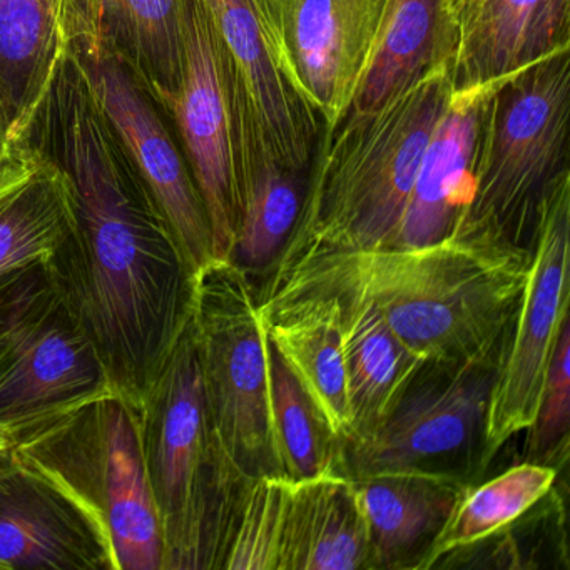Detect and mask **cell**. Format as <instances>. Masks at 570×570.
<instances>
[{
    "instance_id": "4dcf8cb0",
    "label": "cell",
    "mask_w": 570,
    "mask_h": 570,
    "mask_svg": "<svg viewBox=\"0 0 570 570\" xmlns=\"http://www.w3.org/2000/svg\"><path fill=\"white\" fill-rule=\"evenodd\" d=\"M26 151H28V146H26V148H19V146L12 141L4 102L0 99V179L9 175V173L24 159Z\"/></svg>"
},
{
    "instance_id": "4fadbf2b",
    "label": "cell",
    "mask_w": 570,
    "mask_h": 570,
    "mask_svg": "<svg viewBox=\"0 0 570 570\" xmlns=\"http://www.w3.org/2000/svg\"><path fill=\"white\" fill-rule=\"evenodd\" d=\"M92 95L151 193L191 276L215 258L202 196L158 106L118 59L75 46Z\"/></svg>"
},
{
    "instance_id": "44dd1931",
    "label": "cell",
    "mask_w": 570,
    "mask_h": 570,
    "mask_svg": "<svg viewBox=\"0 0 570 570\" xmlns=\"http://www.w3.org/2000/svg\"><path fill=\"white\" fill-rule=\"evenodd\" d=\"M278 570H372L368 527L346 473L289 482Z\"/></svg>"
},
{
    "instance_id": "7a4b0ae2",
    "label": "cell",
    "mask_w": 570,
    "mask_h": 570,
    "mask_svg": "<svg viewBox=\"0 0 570 570\" xmlns=\"http://www.w3.org/2000/svg\"><path fill=\"white\" fill-rule=\"evenodd\" d=\"M529 268L530 248L449 235L419 248L302 253L269 273L256 299H362L425 363L502 362Z\"/></svg>"
},
{
    "instance_id": "30bf717a",
    "label": "cell",
    "mask_w": 570,
    "mask_h": 570,
    "mask_svg": "<svg viewBox=\"0 0 570 570\" xmlns=\"http://www.w3.org/2000/svg\"><path fill=\"white\" fill-rule=\"evenodd\" d=\"M225 58L236 148L238 193L263 165L309 173L323 122L293 85L259 0H205Z\"/></svg>"
},
{
    "instance_id": "e0dca14e",
    "label": "cell",
    "mask_w": 570,
    "mask_h": 570,
    "mask_svg": "<svg viewBox=\"0 0 570 570\" xmlns=\"http://www.w3.org/2000/svg\"><path fill=\"white\" fill-rule=\"evenodd\" d=\"M78 39V0H0V99L19 148L31 142Z\"/></svg>"
},
{
    "instance_id": "8fae6325",
    "label": "cell",
    "mask_w": 570,
    "mask_h": 570,
    "mask_svg": "<svg viewBox=\"0 0 570 570\" xmlns=\"http://www.w3.org/2000/svg\"><path fill=\"white\" fill-rule=\"evenodd\" d=\"M570 169L547 189L530 242V268L483 430L482 472L535 420L547 370L569 322Z\"/></svg>"
},
{
    "instance_id": "ac0fdd59",
    "label": "cell",
    "mask_w": 570,
    "mask_h": 570,
    "mask_svg": "<svg viewBox=\"0 0 570 570\" xmlns=\"http://www.w3.org/2000/svg\"><path fill=\"white\" fill-rule=\"evenodd\" d=\"M453 89L510 75L570 48V8L557 0H449Z\"/></svg>"
},
{
    "instance_id": "52a82bcc",
    "label": "cell",
    "mask_w": 570,
    "mask_h": 570,
    "mask_svg": "<svg viewBox=\"0 0 570 570\" xmlns=\"http://www.w3.org/2000/svg\"><path fill=\"white\" fill-rule=\"evenodd\" d=\"M189 332L216 439L245 482L283 476L269 392V345L256 288L229 259L193 275Z\"/></svg>"
},
{
    "instance_id": "f546056e",
    "label": "cell",
    "mask_w": 570,
    "mask_h": 570,
    "mask_svg": "<svg viewBox=\"0 0 570 570\" xmlns=\"http://www.w3.org/2000/svg\"><path fill=\"white\" fill-rule=\"evenodd\" d=\"M570 323L563 326L547 370L532 426L527 430L523 462L559 469L569 460Z\"/></svg>"
},
{
    "instance_id": "ffe728a7",
    "label": "cell",
    "mask_w": 570,
    "mask_h": 570,
    "mask_svg": "<svg viewBox=\"0 0 570 570\" xmlns=\"http://www.w3.org/2000/svg\"><path fill=\"white\" fill-rule=\"evenodd\" d=\"M78 46L118 59L159 109L181 85L185 0H78Z\"/></svg>"
},
{
    "instance_id": "f1b7e54d",
    "label": "cell",
    "mask_w": 570,
    "mask_h": 570,
    "mask_svg": "<svg viewBox=\"0 0 570 570\" xmlns=\"http://www.w3.org/2000/svg\"><path fill=\"white\" fill-rule=\"evenodd\" d=\"M289 480L262 476L253 480L243 497L223 569L278 570L283 520Z\"/></svg>"
},
{
    "instance_id": "484cf974",
    "label": "cell",
    "mask_w": 570,
    "mask_h": 570,
    "mask_svg": "<svg viewBox=\"0 0 570 570\" xmlns=\"http://www.w3.org/2000/svg\"><path fill=\"white\" fill-rule=\"evenodd\" d=\"M557 476L556 466L522 462L479 485L470 483L420 570L433 569L450 553L493 539L519 522L552 492Z\"/></svg>"
},
{
    "instance_id": "d4e9b609",
    "label": "cell",
    "mask_w": 570,
    "mask_h": 570,
    "mask_svg": "<svg viewBox=\"0 0 570 570\" xmlns=\"http://www.w3.org/2000/svg\"><path fill=\"white\" fill-rule=\"evenodd\" d=\"M75 229L71 186L61 168L41 151L35 173L0 199V278L52 262Z\"/></svg>"
},
{
    "instance_id": "5b68a950",
    "label": "cell",
    "mask_w": 570,
    "mask_h": 570,
    "mask_svg": "<svg viewBox=\"0 0 570 570\" xmlns=\"http://www.w3.org/2000/svg\"><path fill=\"white\" fill-rule=\"evenodd\" d=\"M19 465L91 523L112 570H163V540L141 446L139 410L118 393L11 439Z\"/></svg>"
},
{
    "instance_id": "836d02e7",
    "label": "cell",
    "mask_w": 570,
    "mask_h": 570,
    "mask_svg": "<svg viewBox=\"0 0 570 570\" xmlns=\"http://www.w3.org/2000/svg\"><path fill=\"white\" fill-rule=\"evenodd\" d=\"M559 4L566 6V8H570V0H557Z\"/></svg>"
},
{
    "instance_id": "4316f807",
    "label": "cell",
    "mask_w": 570,
    "mask_h": 570,
    "mask_svg": "<svg viewBox=\"0 0 570 570\" xmlns=\"http://www.w3.org/2000/svg\"><path fill=\"white\" fill-rule=\"evenodd\" d=\"M308 173L263 165L243 183L238 225L229 262L252 279H266L295 232L305 202Z\"/></svg>"
},
{
    "instance_id": "9c48e42d",
    "label": "cell",
    "mask_w": 570,
    "mask_h": 570,
    "mask_svg": "<svg viewBox=\"0 0 570 570\" xmlns=\"http://www.w3.org/2000/svg\"><path fill=\"white\" fill-rule=\"evenodd\" d=\"M500 360L425 363L375 432L343 445V473L482 472L483 430Z\"/></svg>"
},
{
    "instance_id": "1f68e13d",
    "label": "cell",
    "mask_w": 570,
    "mask_h": 570,
    "mask_svg": "<svg viewBox=\"0 0 570 570\" xmlns=\"http://www.w3.org/2000/svg\"><path fill=\"white\" fill-rule=\"evenodd\" d=\"M39 158H41V151H39L38 148H35V146L28 148L24 159H22L9 175L0 179V199H4L6 196L11 195L14 189H18L19 186L35 173Z\"/></svg>"
},
{
    "instance_id": "7c38bea8",
    "label": "cell",
    "mask_w": 570,
    "mask_h": 570,
    "mask_svg": "<svg viewBox=\"0 0 570 570\" xmlns=\"http://www.w3.org/2000/svg\"><path fill=\"white\" fill-rule=\"evenodd\" d=\"M208 215L216 259H229L238 225V148L225 58L205 0H185V61L163 106Z\"/></svg>"
},
{
    "instance_id": "7402d4cb",
    "label": "cell",
    "mask_w": 570,
    "mask_h": 570,
    "mask_svg": "<svg viewBox=\"0 0 570 570\" xmlns=\"http://www.w3.org/2000/svg\"><path fill=\"white\" fill-rule=\"evenodd\" d=\"M266 335L309 393L343 443L353 435V416L342 346V313L333 296H309L259 306Z\"/></svg>"
},
{
    "instance_id": "8992f818",
    "label": "cell",
    "mask_w": 570,
    "mask_h": 570,
    "mask_svg": "<svg viewBox=\"0 0 570 570\" xmlns=\"http://www.w3.org/2000/svg\"><path fill=\"white\" fill-rule=\"evenodd\" d=\"M570 48L507 76L487 102L473 193L450 235L530 248L547 189L569 171Z\"/></svg>"
},
{
    "instance_id": "83f0119b",
    "label": "cell",
    "mask_w": 570,
    "mask_h": 570,
    "mask_svg": "<svg viewBox=\"0 0 570 570\" xmlns=\"http://www.w3.org/2000/svg\"><path fill=\"white\" fill-rule=\"evenodd\" d=\"M269 392L276 452L289 482L343 472V442L315 400L269 343Z\"/></svg>"
},
{
    "instance_id": "2e32d148",
    "label": "cell",
    "mask_w": 570,
    "mask_h": 570,
    "mask_svg": "<svg viewBox=\"0 0 570 570\" xmlns=\"http://www.w3.org/2000/svg\"><path fill=\"white\" fill-rule=\"evenodd\" d=\"M507 76L452 89L420 161L392 248L433 245L455 228L473 193V165L487 102Z\"/></svg>"
},
{
    "instance_id": "9a60e30c",
    "label": "cell",
    "mask_w": 570,
    "mask_h": 570,
    "mask_svg": "<svg viewBox=\"0 0 570 570\" xmlns=\"http://www.w3.org/2000/svg\"><path fill=\"white\" fill-rule=\"evenodd\" d=\"M0 569L112 570L86 517L9 450L0 453Z\"/></svg>"
},
{
    "instance_id": "6da1fadb",
    "label": "cell",
    "mask_w": 570,
    "mask_h": 570,
    "mask_svg": "<svg viewBox=\"0 0 570 570\" xmlns=\"http://www.w3.org/2000/svg\"><path fill=\"white\" fill-rule=\"evenodd\" d=\"M61 168L76 229L51 266L112 389L139 410L189 316L191 273L72 49L32 135Z\"/></svg>"
},
{
    "instance_id": "d6a6232c",
    "label": "cell",
    "mask_w": 570,
    "mask_h": 570,
    "mask_svg": "<svg viewBox=\"0 0 570 570\" xmlns=\"http://www.w3.org/2000/svg\"><path fill=\"white\" fill-rule=\"evenodd\" d=\"M9 449H11V440L0 432V453H6Z\"/></svg>"
},
{
    "instance_id": "cb8c5ba5",
    "label": "cell",
    "mask_w": 570,
    "mask_h": 570,
    "mask_svg": "<svg viewBox=\"0 0 570 570\" xmlns=\"http://www.w3.org/2000/svg\"><path fill=\"white\" fill-rule=\"evenodd\" d=\"M333 298L342 313L343 358L353 416L350 443L379 429L425 362L396 338L375 306L348 296Z\"/></svg>"
},
{
    "instance_id": "603a6c76",
    "label": "cell",
    "mask_w": 570,
    "mask_h": 570,
    "mask_svg": "<svg viewBox=\"0 0 570 570\" xmlns=\"http://www.w3.org/2000/svg\"><path fill=\"white\" fill-rule=\"evenodd\" d=\"M455 55L449 0H390L348 112L382 108Z\"/></svg>"
},
{
    "instance_id": "ba28073f",
    "label": "cell",
    "mask_w": 570,
    "mask_h": 570,
    "mask_svg": "<svg viewBox=\"0 0 570 570\" xmlns=\"http://www.w3.org/2000/svg\"><path fill=\"white\" fill-rule=\"evenodd\" d=\"M112 393L51 266L0 278V432L14 439Z\"/></svg>"
},
{
    "instance_id": "277c9868",
    "label": "cell",
    "mask_w": 570,
    "mask_h": 570,
    "mask_svg": "<svg viewBox=\"0 0 570 570\" xmlns=\"http://www.w3.org/2000/svg\"><path fill=\"white\" fill-rule=\"evenodd\" d=\"M141 446L163 540V570L223 569L249 483L216 439L189 323L141 406Z\"/></svg>"
},
{
    "instance_id": "5bb4252c",
    "label": "cell",
    "mask_w": 570,
    "mask_h": 570,
    "mask_svg": "<svg viewBox=\"0 0 570 570\" xmlns=\"http://www.w3.org/2000/svg\"><path fill=\"white\" fill-rule=\"evenodd\" d=\"M295 88L323 132L345 118L390 0H259Z\"/></svg>"
},
{
    "instance_id": "3957f363",
    "label": "cell",
    "mask_w": 570,
    "mask_h": 570,
    "mask_svg": "<svg viewBox=\"0 0 570 570\" xmlns=\"http://www.w3.org/2000/svg\"><path fill=\"white\" fill-rule=\"evenodd\" d=\"M452 89V62H442L382 108L346 112L333 131L323 132L298 223L278 265L302 253L395 245L420 161Z\"/></svg>"
},
{
    "instance_id": "d6986e66",
    "label": "cell",
    "mask_w": 570,
    "mask_h": 570,
    "mask_svg": "<svg viewBox=\"0 0 570 570\" xmlns=\"http://www.w3.org/2000/svg\"><path fill=\"white\" fill-rule=\"evenodd\" d=\"M350 479L368 527L372 570H420L470 485L462 476L429 470H389Z\"/></svg>"
},
{
    "instance_id": "e575fe53",
    "label": "cell",
    "mask_w": 570,
    "mask_h": 570,
    "mask_svg": "<svg viewBox=\"0 0 570 570\" xmlns=\"http://www.w3.org/2000/svg\"><path fill=\"white\" fill-rule=\"evenodd\" d=\"M0 570H2V569H0Z\"/></svg>"
}]
</instances>
